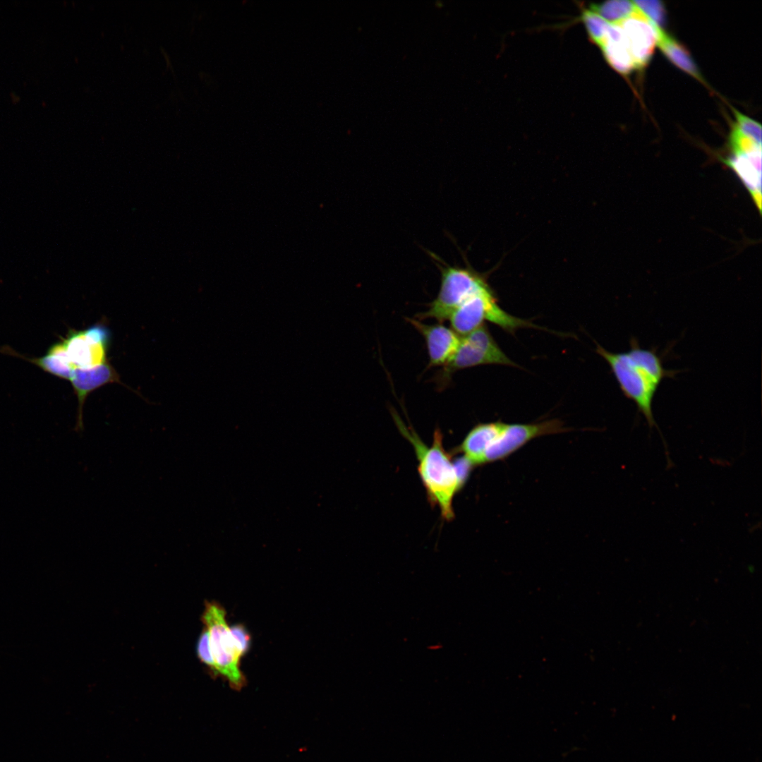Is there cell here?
<instances>
[{"label": "cell", "instance_id": "cell-1", "mask_svg": "<svg viewBox=\"0 0 762 762\" xmlns=\"http://www.w3.org/2000/svg\"><path fill=\"white\" fill-rule=\"evenodd\" d=\"M596 352L608 363L622 394L636 404L650 430L655 427L660 433L670 464L667 444L653 416V402L662 382L675 377L679 371L666 369L657 349L642 348L634 337L630 339L627 351L614 353L597 344Z\"/></svg>", "mask_w": 762, "mask_h": 762}, {"label": "cell", "instance_id": "cell-2", "mask_svg": "<svg viewBox=\"0 0 762 762\" xmlns=\"http://www.w3.org/2000/svg\"><path fill=\"white\" fill-rule=\"evenodd\" d=\"M393 418L401 433L413 445L418 461V471L430 502L437 506L442 517L451 521L454 517L453 500L468 478L473 466L463 456L456 461L443 447L442 434L435 430L430 446L407 428L393 413Z\"/></svg>", "mask_w": 762, "mask_h": 762}, {"label": "cell", "instance_id": "cell-3", "mask_svg": "<svg viewBox=\"0 0 762 762\" xmlns=\"http://www.w3.org/2000/svg\"><path fill=\"white\" fill-rule=\"evenodd\" d=\"M431 256L440 272V287L428 310L419 313L417 320L433 318L442 323L448 320L459 305L490 286L483 277L469 267L450 265L435 254Z\"/></svg>", "mask_w": 762, "mask_h": 762}, {"label": "cell", "instance_id": "cell-4", "mask_svg": "<svg viewBox=\"0 0 762 762\" xmlns=\"http://www.w3.org/2000/svg\"><path fill=\"white\" fill-rule=\"evenodd\" d=\"M448 320L452 329L460 336L476 329L483 325L485 321L494 323L509 333H514L521 327H538L528 320L513 316L501 308L490 287L459 305L452 313Z\"/></svg>", "mask_w": 762, "mask_h": 762}, {"label": "cell", "instance_id": "cell-5", "mask_svg": "<svg viewBox=\"0 0 762 762\" xmlns=\"http://www.w3.org/2000/svg\"><path fill=\"white\" fill-rule=\"evenodd\" d=\"M225 617V610L222 605L216 602L206 603L202 622L209 634L216 674L224 677L232 689L240 690L245 686L246 681L239 668L241 657Z\"/></svg>", "mask_w": 762, "mask_h": 762}, {"label": "cell", "instance_id": "cell-6", "mask_svg": "<svg viewBox=\"0 0 762 762\" xmlns=\"http://www.w3.org/2000/svg\"><path fill=\"white\" fill-rule=\"evenodd\" d=\"M483 364L518 367L500 348L485 324L461 336L458 349L444 366L442 374L446 379L456 370Z\"/></svg>", "mask_w": 762, "mask_h": 762}, {"label": "cell", "instance_id": "cell-7", "mask_svg": "<svg viewBox=\"0 0 762 762\" xmlns=\"http://www.w3.org/2000/svg\"><path fill=\"white\" fill-rule=\"evenodd\" d=\"M111 338L109 328L102 323L83 330H71L61 341L71 369L90 368L107 363Z\"/></svg>", "mask_w": 762, "mask_h": 762}, {"label": "cell", "instance_id": "cell-8", "mask_svg": "<svg viewBox=\"0 0 762 762\" xmlns=\"http://www.w3.org/2000/svg\"><path fill=\"white\" fill-rule=\"evenodd\" d=\"M569 429L564 427L559 419H550L536 423H504L491 445L487 449L483 464L503 460L534 438L565 433Z\"/></svg>", "mask_w": 762, "mask_h": 762}, {"label": "cell", "instance_id": "cell-9", "mask_svg": "<svg viewBox=\"0 0 762 762\" xmlns=\"http://www.w3.org/2000/svg\"><path fill=\"white\" fill-rule=\"evenodd\" d=\"M623 30L634 60L636 70L643 69L650 62L658 41L660 28L638 7L628 18L617 23Z\"/></svg>", "mask_w": 762, "mask_h": 762}, {"label": "cell", "instance_id": "cell-10", "mask_svg": "<svg viewBox=\"0 0 762 762\" xmlns=\"http://www.w3.org/2000/svg\"><path fill=\"white\" fill-rule=\"evenodd\" d=\"M406 320L425 339L429 366L444 367L456 351L461 336L442 323L428 325L417 319Z\"/></svg>", "mask_w": 762, "mask_h": 762}, {"label": "cell", "instance_id": "cell-11", "mask_svg": "<svg viewBox=\"0 0 762 762\" xmlns=\"http://www.w3.org/2000/svg\"><path fill=\"white\" fill-rule=\"evenodd\" d=\"M69 380L78 401L75 429H83V408L87 395L96 389L113 382H120L119 375L108 363L90 368H74Z\"/></svg>", "mask_w": 762, "mask_h": 762}, {"label": "cell", "instance_id": "cell-12", "mask_svg": "<svg viewBox=\"0 0 762 762\" xmlns=\"http://www.w3.org/2000/svg\"><path fill=\"white\" fill-rule=\"evenodd\" d=\"M724 162L739 176L761 210V148L732 154Z\"/></svg>", "mask_w": 762, "mask_h": 762}, {"label": "cell", "instance_id": "cell-13", "mask_svg": "<svg viewBox=\"0 0 762 762\" xmlns=\"http://www.w3.org/2000/svg\"><path fill=\"white\" fill-rule=\"evenodd\" d=\"M503 423L491 422L475 425L456 448L455 452L461 453L462 456L473 467L483 465L484 454L500 431Z\"/></svg>", "mask_w": 762, "mask_h": 762}, {"label": "cell", "instance_id": "cell-14", "mask_svg": "<svg viewBox=\"0 0 762 762\" xmlns=\"http://www.w3.org/2000/svg\"><path fill=\"white\" fill-rule=\"evenodd\" d=\"M599 47L605 61L618 73L627 75L636 70L623 30L618 24L610 23L605 38Z\"/></svg>", "mask_w": 762, "mask_h": 762}, {"label": "cell", "instance_id": "cell-15", "mask_svg": "<svg viewBox=\"0 0 762 762\" xmlns=\"http://www.w3.org/2000/svg\"><path fill=\"white\" fill-rule=\"evenodd\" d=\"M657 45L665 57L675 66L705 83L689 50L661 28L658 30Z\"/></svg>", "mask_w": 762, "mask_h": 762}, {"label": "cell", "instance_id": "cell-16", "mask_svg": "<svg viewBox=\"0 0 762 762\" xmlns=\"http://www.w3.org/2000/svg\"><path fill=\"white\" fill-rule=\"evenodd\" d=\"M6 352L8 354L18 355V356L39 366L45 372L61 379L68 380L70 379L72 369L61 341L52 346L46 355L40 358H26L13 350L8 349L6 347L5 348Z\"/></svg>", "mask_w": 762, "mask_h": 762}, {"label": "cell", "instance_id": "cell-17", "mask_svg": "<svg viewBox=\"0 0 762 762\" xmlns=\"http://www.w3.org/2000/svg\"><path fill=\"white\" fill-rule=\"evenodd\" d=\"M586 7L610 23H617L628 18L637 9L632 1L627 0L591 3Z\"/></svg>", "mask_w": 762, "mask_h": 762}, {"label": "cell", "instance_id": "cell-18", "mask_svg": "<svg viewBox=\"0 0 762 762\" xmlns=\"http://www.w3.org/2000/svg\"><path fill=\"white\" fill-rule=\"evenodd\" d=\"M580 8L579 20L583 24L589 40L600 47L605 38L610 23L583 5Z\"/></svg>", "mask_w": 762, "mask_h": 762}, {"label": "cell", "instance_id": "cell-19", "mask_svg": "<svg viewBox=\"0 0 762 762\" xmlns=\"http://www.w3.org/2000/svg\"><path fill=\"white\" fill-rule=\"evenodd\" d=\"M732 109L735 117L733 125L742 134L761 145V124L738 110L734 108Z\"/></svg>", "mask_w": 762, "mask_h": 762}, {"label": "cell", "instance_id": "cell-20", "mask_svg": "<svg viewBox=\"0 0 762 762\" xmlns=\"http://www.w3.org/2000/svg\"><path fill=\"white\" fill-rule=\"evenodd\" d=\"M633 2L650 20L663 28L666 20V9L661 1L636 0Z\"/></svg>", "mask_w": 762, "mask_h": 762}, {"label": "cell", "instance_id": "cell-21", "mask_svg": "<svg viewBox=\"0 0 762 762\" xmlns=\"http://www.w3.org/2000/svg\"><path fill=\"white\" fill-rule=\"evenodd\" d=\"M197 653L199 659L214 671L216 674V665L212 655L209 634L206 629L203 630L199 636L197 644Z\"/></svg>", "mask_w": 762, "mask_h": 762}, {"label": "cell", "instance_id": "cell-22", "mask_svg": "<svg viewBox=\"0 0 762 762\" xmlns=\"http://www.w3.org/2000/svg\"><path fill=\"white\" fill-rule=\"evenodd\" d=\"M229 628L236 648L241 657H242L249 649L250 643L249 633L242 624L232 625Z\"/></svg>", "mask_w": 762, "mask_h": 762}]
</instances>
